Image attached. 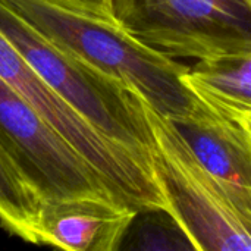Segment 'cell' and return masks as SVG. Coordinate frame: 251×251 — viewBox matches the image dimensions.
Here are the masks:
<instances>
[{
  "instance_id": "cell-1",
  "label": "cell",
  "mask_w": 251,
  "mask_h": 251,
  "mask_svg": "<svg viewBox=\"0 0 251 251\" xmlns=\"http://www.w3.org/2000/svg\"><path fill=\"white\" fill-rule=\"evenodd\" d=\"M59 47L140 94L171 121L199 115L204 106L182 82L187 66L143 44L119 25L66 10L49 0H0Z\"/></svg>"
},
{
  "instance_id": "cell-2",
  "label": "cell",
  "mask_w": 251,
  "mask_h": 251,
  "mask_svg": "<svg viewBox=\"0 0 251 251\" xmlns=\"http://www.w3.org/2000/svg\"><path fill=\"white\" fill-rule=\"evenodd\" d=\"M0 32L90 125L153 169V132L140 94L50 41L1 1Z\"/></svg>"
},
{
  "instance_id": "cell-3",
  "label": "cell",
  "mask_w": 251,
  "mask_h": 251,
  "mask_svg": "<svg viewBox=\"0 0 251 251\" xmlns=\"http://www.w3.org/2000/svg\"><path fill=\"white\" fill-rule=\"evenodd\" d=\"M151 163L172 216L194 250L251 251V196L212 174L175 124L146 101Z\"/></svg>"
},
{
  "instance_id": "cell-4",
  "label": "cell",
  "mask_w": 251,
  "mask_h": 251,
  "mask_svg": "<svg viewBox=\"0 0 251 251\" xmlns=\"http://www.w3.org/2000/svg\"><path fill=\"white\" fill-rule=\"evenodd\" d=\"M0 78L21 94L103 178L112 194L134 210H169L153 169L109 140L71 107L0 32Z\"/></svg>"
},
{
  "instance_id": "cell-5",
  "label": "cell",
  "mask_w": 251,
  "mask_h": 251,
  "mask_svg": "<svg viewBox=\"0 0 251 251\" xmlns=\"http://www.w3.org/2000/svg\"><path fill=\"white\" fill-rule=\"evenodd\" d=\"M118 25L175 57L251 53V0H113Z\"/></svg>"
},
{
  "instance_id": "cell-6",
  "label": "cell",
  "mask_w": 251,
  "mask_h": 251,
  "mask_svg": "<svg viewBox=\"0 0 251 251\" xmlns=\"http://www.w3.org/2000/svg\"><path fill=\"white\" fill-rule=\"evenodd\" d=\"M0 143L43 200L97 196L119 201L75 147L1 78Z\"/></svg>"
},
{
  "instance_id": "cell-7",
  "label": "cell",
  "mask_w": 251,
  "mask_h": 251,
  "mask_svg": "<svg viewBox=\"0 0 251 251\" xmlns=\"http://www.w3.org/2000/svg\"><path fill=\"white\" fill-rule=\"evenodd\" d=\"M135 215L132 207L107 197L43 200L38 213L40 241L69 251L119 250Z\"/></svg>"
},
{
  "instance_id": "cell-8",
  "label": "cell",
  "mask_w": 251,
  "mask_h": 251,
  "mask_svg": "<svg viewBox=\"0 0 251 251\" xmlns=\"http://www.w3.org/2000/svg\"><path fill=\"white\" fill-rule=\"evenodd\" d=\"M172 122L204 168L251 196V143L240 124L219 118L206 106L193 118Z\"/></svg>"
},
{
  "instance_id": "cell-9",
  "label": "cell",
  "mask_w": 251,
  "mask_h": 251,
  "mask_svg": "<svg viewBox=\"0 0 251 251\" xmlns=\"http://www.w3.org/2000/svg\"><path fill=\"white\" fill-rule=\"evenodd\" d=\"M181 78L219 118L241 124L251 116V53L200 59L187 66Z\"/></svg>"
},
{
  "instance_id": "cell-10",
  "label": "cell",
  "mask_w": 251,
  "mask_h": 251,
  "mask_svg": "<svg viewBox=\"0 0 251 251\" xmlns=\"http://www.w3.org/2000/svg\"><path fill=\"white\" fill-rule=\"evenodd\" d=\"M43 199L0 143V224L12 235L40 246L38 213Z\"/></svg>"
},
{
  "instance_id": "cell-11",
  "label": "cell",
  "mask_w": 251,
  "mask_h": 251,
  "mask_svg": "<svg viewBox=\"0 0 251 251\" xmlns=\"http://www.w3.org/2000/svg\"><path fill=\"white\" fill-rule=\"evenodd\" d=\"M74 13L118 25L113 13V0H49Z\"/></svg>"
},
{
  "instance_id": "cell-12",
  "label": "cell",
  "mask_w": 251,
  "mask_h": 251,
  "mask_svg": "<svg viewBox=\"0 0 251 251\" xmlns=\"http://www.w3.org/2000/svg\"><path fill=\"white\" fill-rule=\"evenodd\" d=\"M243 128H244V131H246V134H247V137H249V140H250L251 143V116H249L244 122H241L240 124Z\"/></svg>"
}]
</instances>
